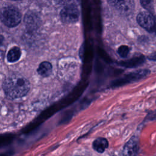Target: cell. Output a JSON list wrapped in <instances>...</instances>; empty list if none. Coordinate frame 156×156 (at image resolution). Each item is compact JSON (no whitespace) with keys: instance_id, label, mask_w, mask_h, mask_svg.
Listing matches in <instances>:
<instances>
[{"instance_id":"3957f363","label":"cell","mask_w":156,"mask_h":156,"mask_svg":"<svg viewBox=\"0 0 156 156\" xmlns=\"http://www.w3.org/2000/svg\"><path fill=\"white\" fill-rule=\"evenodd\" d=\"M79 10L74 4H69L65 6L60 12L62 20L65 23H76L79 18Z\"/></svg>"},{"instance_id":"277c9868","label":"cell","mask_w":156,"mask_h":156,"mask_svg":"<svg viewBox=\"0 0 156 156\" xmlns=\"http://www.w3.org/2000/svg\"><path fill=\"white\" fill-rule=\"evenodd\" d=\"M138 23L142 27L149 32H153L155 29V20L152 13L147 12H141L136 17Z\"/></svg>"},{"instance_id":"30bf717a","label":"cell","mask_w":156,"mask_h":156,"mask_svg":"<svg viewBox=\"0 0 156 156\" xmlns=\"http://www.w3.org/2000/svg\"><path fill=\"white\" fill-rule=\"evenodd\" d=\"M153 1H141V4L143 7L149 11H154V5L152 4Z\"/></svg>"},{"instance_id":"7a4b0ae2","label":"cell","mask_w":156,"mask_h":156,"mask_svg":"<svg viewBox=\"0 0 156 156\" xmlns=\"http://www.w3.org/2000/svg\"><path fill=\"white\" fill-rule=\"evenodd\" d=\"M0 20L5 26L14 27L21 22V14L20 10L13 5L4 6L0 8Z\"/></svg>"},{"instance_id":"9c48e42d","label":"cell","mask_w":156,"mask_h":156,"mask_svg":"<svg viewBox=\"0 0 156 156\" xmlns=\"http://www.w3.org/2000/svg\"><path fill=\"white\" fill-rule=\"evenodd\" d=\"M118 53L121 57H126L129 53V48L126 45H122L118 49Z\"/></svg>"},{"instance_id":"8992f818","label":"cell","mask_w":156,"mask_h":156,"mask_svg":"<svg viewBox=\"0 0 156 156\" xmlns=\"http://www.w3.org/2000/svg\"><path fill=\"white\" fill-rule=\"evenodd\" d=\"M108 146V141L104 138H98L93 143V149L99 153H102Z\"/></svg>"},{"instance_id":"ba28073f","label":"cell","mask_w":156,"mask_h":156,"mask_svg":"<svg viewBox=\"0 0 156 156\" xmlns=\"http://www.w3.org/2000/svg\"><path fill=\"white\" fill-rule=\"evenodd\" d=\"M52 69V66L51 63L48 62H43L38 66L37 72L41 76L46 77L51 74Z\"/></svg>"},{"instance_id":"52a82bcc","label":"cell","mask_w":156,"mask_h":156,"mask_svg":"<svg viewBox=\"0 0 156 156\" xmlns=\"http://www.w3.org/2000/svg\"><path fill=\"white\" fill-rule=\"evenodd\" d=\"M21 55V49L18 46H14L8 51L7 54V60L9 63H14L20 58Z\"/></svg>"},{"instance_id":"8fae6325","label":"cell","mask_w":156,"mask_h":156,"mask_svg":"<svg viewBox=\"0 0 156 156\" xmlns=\"http://www.w3.org/2000/svg\"><path fill=\"white\" fill-rule=\"evenodd\" d=\"M2 41H3V37L2 36H0V44L2 43Z\"/></svg>"},{"instance_id":"5b68a950","label":"cell","mask_w":156,"mask_h":156,"mask_svg":"<svg viewBox=\"0 0 156 156\" xmlns=\"http://www.w3.org/2000/svg\"><path fill=\"white\" fill-rule=\"evenodd\" d=\"M138 152V140L135 136L131 138L124 145L121 156H136Z\"/></svg>"},{"instance_id":"6da1fadb","label":"cell","mask_w":156,"mask_h":156,"mask_svg":"<svg viewBox=\"0 0 156 156\" xmlns=\"http://www.w3.org/2000/svg\"><path fill=\"white\" fill-rule=\"evenodd\" d=\"M2 89L5 96L15 99L26 96L30 90L29 80L18 73L9 74L2 82Z\"/></svg>"}]
</instances>
